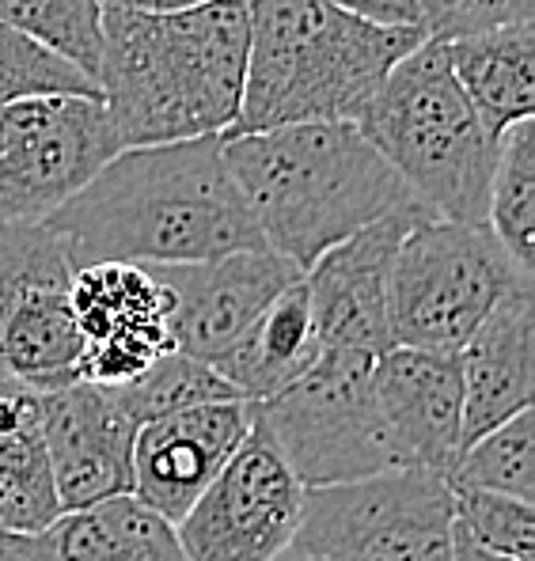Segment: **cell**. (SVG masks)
<instances>
[{
  "instance_id": "277c9868",
  "label": "cell",
  "mask_w": 535,
  "mask_h": 561,
  "mask_svg": "<svg viewBox=\"0 0 535 561\" xmlns=\"http://www.w3.org/2000/svg\"><path fill=\"white\" fill-rule=\"evenodd\" d=\"M247 72L236 126L228 134L293 122H357L399 57L425 27H384L331 0H243Z\"/></svg>"
},
{
  "instance_id": "ba28073f",
  "label": "cell",
  "mask_w": 535,
  "mask_h": 561,
  "mask_svg": "<svg viewBox=\"0 0 535 561\" xmlns=\"http://www.w3.org/2000/svg\"><path fill=\"white\" fill-rule=\"evenodd\" d=\"M289 547L334 561H448L452 485L433 470L399 467L304 490Z\"/></svg>"
},
{
  "instance_id": "6da1fadb",
  "label": "cell",
  "mask_w": 535,
  "mask_h": 561,
  "mask_svg": "<svg viewBox=\"0 0 535 561\" xmlns=\"http://www.w3.org/2000/svg\"><path fill=\"white\" fill-rule=\"evenodd\" d=\"M43 225L88 262H202L266 247L225 160V137L118 148Z\"/></svg>"
},
{
  "instance_id": "5bb4252c",
  "label": "cell",
  "mask_w": 535,
  "mask_h": 561,
  "mask_svg": "<svg viewBox=\"0 0 535 561\" xmlns=\"http://www.w3.org/2000/svg\"><path fill=\"white\" fill-rule=\"evenodd\" d=\"M43 436L61 513L134 493L137 421L111 383L72 379L38 394Z\"/></svg>"
},
{
  "instance_id": "4fadbf2b",
  "label": "cell",
  "mask_w": 535,
  "mask_h": 561,
  "mask_svg": "<svg viewBox=\"0 0 535 561\" xmlns=\"http://www.w3.org/2000/svg\"><path fill=\"white\" fill-rule=\"evenodd\" d=\"M80 337V379L126 383L141 376L171 345V300L163 280L145 262H88L69 288Z\"/></svg>"
},
{
  "instance_id": "ffe728a7",
  "label": "cell",
  "mask_w": 535,
  "mask_h": 561,
  "mask_svg": "<svg viewBox=\"0 0 535 561\" xmlns=\"http://www.w3.org/2000/svg\"><path fill=\"white\" fill-rule=\"evenodd\" d=\"M319 353H323V342H319L316 323H311L308 288H304L300 277L285 293L274 296V304L254 319V327L225 357L213 360V368L247 402H262L300 376Z\"/></svg>"
},
{
  "instance_id": "ac0fdd59",
  "label": "cell",
  "mask_w": 535,
  "mask_h": 561,
  "mask_svg": "<svg viewBox=\"0 0 535 561\" xmlns=\"http://www.w3.org/2000/svg\"><path fill=\"white\" fill-rule=\"evenodd\" d=\"M464 376V448L535 399V285H521L459 345Z\"/></svg>"
},
{
  "instance_id": "1f68e13d",
  "label": "cell",
  "mask_w": 535,
  "mask_h": 561,
  "mask_svg": "<svg viewBox=\"0 0 535 561\" xmlns=\"http://www.w3.org/2000/svg\"><path fill=\"white\" fill-rule=\"evenodd\" d=\"M448 561H521V558H509L501 550H490L482 542H475L471 535H464L456 524H452V558Z\"/></svg>"
},
{
  "instance_id": "7402d4cb",
  "label": "cell",
  "mask_w": 535,
  "mask_h": 561,
  "mask_svg": "<svg viewBox=\"0 0 535 561\" xmlns=\"http://www.w3.org/2000/svg\"><path fill=\"white\" fill-rule=\"evenodd\" d=\"M49 539L57 561H191L175 524L134 493L61 513Z\"/></svg>"
},
{
  "instance_id": "52a82bcc",
  "label": "cell",
  "mask_w": 535,
  "mask_h": 561,
  "mask_svg": "<svg viewBox=\"0 0 535 561\" xmlns=\"http://www.w3.org/2000/svg\"><path fill=\"white\" fill-rule=\"evenodd\" d=\"M535 285V274L487 225L422 217L399 239L388 274L395 345L459 350L501 296Z\"/></svg>"
},
{
  "instance_id": "d4e9b609",
  "label": "cell",
  "mask_w": 535,
  "mask_h": 561,
  "mask_svg": "<svg viewBox=\"0 0 535 561\" xmlns=\"http://www.w3.org/2000/svg\"><path fill=\"white\" fill-rule=\"evenodd\" d=\"M114 394H118V402L129 410V417L137 425L163 414H175V410L197 407V402L243 399L217 368L179 350H168L163 357H156L141 376L126 379V383H114Z\"/></svg>"
},
{
  "instance_id": "603a6c76",
  "label": "cell",
  "mask_w": 535,
  "mask_h": 561,
  "mask_svg": "<svg viewBox=\"0 0 535 561\" xmlns=\"http://www.w3.org/2000/svg\"><path fill=\"white\" fill-rule=\"evenodd\" d=\"M487 228L509 254L535 274V122H513L498 140L490 175Z\"/></svg>"
},
{
  "instance_id": "30bf717a",
  "label": "cell",
  "mask_w": 535,
  "mask_h": 561,
  "mask_svg": "<svg viewBox=\"0 0 535 561\" xmlns=\"http://www.w3.org/2000/svg\"><path fill=\"white\" fill-rule=\"evenodd\" d=\"M118 148L95 95L0 103V225H43Z\"/></svg>"
},
{
  "instance_id": "8fae6325",
  "label": "cell",
  "mask_w": 535,
  "mask_h": 561,
  "mask_svg": "<svg viewBox=\"0 0 535 561\" xmlns=\"http://www.w3.org/2000/svg\"><path fill=\"white\" fill-rule=\"evenodd\" d=\"M304 513V485L266 428L254 421L175 524L191 561H274L289 550Z\"/></svg>"
},
{
  "instance_id": "2e32d148",
  "label": "cell",
  "mask_w": 535,
  "mask_h": 561,
  "mask_svg": "<svg viewBox=\"0 0 535 561\" xmlns=\"http://www.w3.org/2000/svg\"><path fill=\"white\" fill-rule=\"evenodd\" d=\"M251 414L254 402L247 399H213L137 425L134 497L179 524L197 493L240 448Z\"/></svg>"
},
{
  "instance_id": "e0dca14e",
  "label": "cell",
  "mask_w": 535,
  "mask_h": 561,
  "mask_svg": "<svg viewBox=\"0 0 535 561\" xmlns=\"http://www.w3.org/2000/svg\"><path fill=\"white\" fill-rule=\"evenodd\" d=\"M373 383L402 467H422L448 478L464 451L459 353L391 345L376 357Z\"/></svg>"
},
{
  "instance_id": "f546056e",
  "label": "cell",
  "mask_w": 535,
  "mask_h": 561,
  "mask_svg": "<svg viewBox=\"0 0 535 561\" xmlns=\"http://www.w3.org/2000/svg\"><path fill=\"white\" fill-rule=\"evenodd\" d=\"M334 8L384 27H425L422 0H331Z\"/></svg>"
},
{
  "instance_id": "4316f807",
  "label": "cell",
  "mask_w": 535,
  "mask_h": 561,
  "mask_svg": "<svg viewBox=\"0 0 535 561\" xmlns=\"http://www.w3.org/2000/svg\"><path fill=\"white\" fill-rule=\"evenodd\" d=\"M23 95H99V80L61 54L0 23V103Z\"/></svg>"
},
{
  "instance_id": "8992f818",
  "label": "cell",
  "mask_w": 535,
  "mask_h": 561,
  "mask_svg": "<svg viewBox=\"0 0 535 561\" xmlns=\"http://www.w3.org/2000/svg\"><path fill=\"white\" fill-rule=\"evenodd\" d=\"M376 357L353 350H323L282 391L254 402V421L304 490L399 470L388 421L373 383Z\"/></svg>"
},
{
  "instance_id": "83f0119b",
  "label": "cell",
  "mask_w": 535,
  "mask_h": 561,
  "mask_svg": "<svg viewBox=\"0 0 535 561\" xmlns=\"http://www.w3.org/2000/svg\"><path fill=\"white\" fill-rule=\"evenodd\" d=\"M452 485V482H448ZM452 524L509 558L535 561V505L475 485H452Z\"/></svg>"
},
{
  "instance_id": "4dcf8cb0",
  "label": "cell",
  "mask_w": 535,
  "mask_h": 561,
  "mask_svg": "<svg viewBox=\"0 0 535 561\" xmlns=\"http://www.w3.org/2000/svg\"><path fill=\"white\" fill-rule=\"evenodd\" d=\"M0 561H57L49 531H8L0 527Z\"/></svg>"
},
{
  "instance_id": "9c48e42d",
  "label": "cell",
  "mask_w": 535,
  "mask_h": 561,
  "mask_svg": "<svg viewBox=\"0 0 535 561\" xmlns=\"http://www.w3.org/2000/svg\"><path fill=\"white\" fill-rule=\"evenodd\" d=\"M77 262L49 225H0V391L80 379L69 288Z\"/></svg>"
},
{
  "instance_id": "d6a6232c",
  "label": "cell",
  "mask_w": 535,
  "mask_h": 561,
  "mask_svg": "<svg viewBox=\"0 0 535 561\" xmlns=\"http://www.w3.org/2000/svg\"><path fill=\"white\" fill-rule=\"evenodd\" d=\"M106 4H126V8H141V12H183V8L209 4V0H106Z\"/></svg>"
},
{
  "instance_id": "cb8c5ba5",
  "label": "cell",
  "mask_w": 535,
  "mask_h": 561,
  "mask_svg": "<svg viewBox=\"0 0 535 561\" xmlns=\"http://www.w3.org/2000/svg\"><path fill=\"white\" fill-rule=\"evenodd\" d=\"M448 482L509 493V497H521L535 505V414L532 410H521V414L505 417L501 425L475 436V440L459 451Z\"/></svg>"
},
{
  "instance_id": "484cf974",
  "label": "cell",
  "mask_w": 535,
  "mask_h": 561,
  "mask_svg": "<svg viewBox=\"0 0 535 561\" xmlns=\"http://www.w3.org/2000/svg\"><path fill=\"white\" fill-rule=\"evenodd\" d=\"M0 23L61 54L84 72H99L103 0H0Z\"/></svg>"
},
{
  "instance_id": "44dd1931",
  "label": "cell",
  "mask_w": 535,
  "mask_h": 561,
  "mask_svg": "<svg viewBox=\"0 0 535 561\" xmlns=\"http://www.w3.org/2000/svg\"><path fill=\"white\" fill-rule=\"evenodd\" d=\"M61 516L38 391H0V527L49 531Z\"/></svg>"
},
{
  "instance_id": "7a4b0ae2",
  "label": "cell",
  "mask_w": 535,
  "mask_h": 561,
  "mask_svg": "<svg viewBox=\"0 0 535 561\" xmlns=\"http://www.w3.org/2000/svg\"><path fill=\"white\" fill-rule=\"evenodd\" d=\"M243 72V0H209L183 12L103 0L95 80L122 148L228 134L240 114Z\"/></svg>"
},
{
  "instance_id": "7c38bea8",
  "label": "cell",
  "mask_w": 535,
  "mask_h": 561,
  "mask_svg": "<svg viewBox=\"0 0 535 561\" xmlns=\"http://www.w3.org/2000/svg\"><path fill=\"white\" fill-rule=\"evenodd\" d=\"M171 300V345L213 365L254 327L277 293L304 277L289 254L247 247L202 262L152 266Z\"/></svg>"
},
{
  "instance_id": "836d02e7",
  "label": "cell",
  "mask_w": 535,
  "mask_h": 561,
  "mask_svg": "<svg viewBox=\"0 0 535 561\" xmlns=\"http://www.w3.org/2000/svg\"><path fill=\"white\" fill-rule=\"evenodd\" d=\"M274 561H334V558H319V554H308V550H296V547H289V550H282Z\"/></svg>"
},
{
  "instance_id": "f1b7e54d",
  "label": "cell",
  "mask_w": 535,
  "mask_h": 561,
  "mask_svg": "<svg viewBox=\"0 0 535 561\" xmlns=\"http://www.w3.org/2000/svg\"><path fill=\"white\" fill-rule=\"evenodd\" d=\"M532 12L535 0H422L425 35L433 38H459L498 23L532 20Z\"/></svg>"
},
{
  "instance_id": "3957f363",
  "label": "cell",
  "mask_w": 535,
  "mask_h": 561,
  "mask_svg": "<svg viewBox=\"0 0 535 561\" xmlns=\"http://www.w3.org/2000/svg\"><path fill=\"white\" fill-rule=\"evenodd\" d=\"M220 137L266 247L289 254L300 270L373 220L425 213L357 122H293Z\"/></svg>"
},
{
  "instance_id": "5b68a950",
  "label": "cell",
  "mask_w": 535,
  "mask_h": 561,
  "mask_svg": "<svg viewBox=\"0 0 535 561\" xmlns=\"http://www.w3.org/2000/svg\"><path fill=\"white\" fill-rule=\"evenodd\" d=\"M357 129L407 183L430 217L487 225L498 140L475 114L444 54V38H422L391 65L361 111Z\"/></svg>"
},
{
  "instance_id": "d6986e66",
  "label": "cell",
  "mask_w": 535,
  "mask_h": 561,
  "mask_svg": "<svg viewBox=\"0 0 535 561\" xmlns=\"http://www.w3.org/2000/svg\"><path fill=\"white\" fill-rule=\"evenodd\" d=\"M444 54L464 95L490 137L535 111V23H498L471 35L444 38Z\"/></svg>"
},
{
  "instance_id": "9a60e30c",
  "label": "cell",
  "mask_w": 535,
  "mask_h": 561,
  "mask_svg": "<svg viewBox=\"0 0 535 561\" xmlns=\"http://www.w3.org/2000/svg\"><path fill=\"white\" fill-rule=\"evenodd\" d=\"M422 217L425 213H391V217L373 220L327 247L304 270L311 323H316L323 350L380 357L395 345L388 323V274L399 239Z\"/></svg>"
}]
</instances>
